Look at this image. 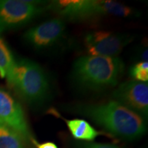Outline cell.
<instances>
[{"mask_svg":"<svg viewBox=\"0 0 148 148\" xmlns=\"http://www.w3.org/2000/svg\"><path fill=\"white\" fill-rule=\"evenodd\" d=\"M23 140L15 130L0 123V148H25Z\"/></svg>","mask_w":148,"mask_h":148,"instance_id":"8fae6325","label":"cell"},{"mask_svg":"<svg viewBox=\"0 0 148 148\" xmlns=\"http://www.w3.org/2000/svg\"><path fill=\"white\" fill-rule=\"evenodd\" d=\"M31 140L34 143V145L36 146V148H58V146L56 145L54 143H52V142H45V143H38L32 138H31Z\"/></svg>","mask_w":148,"mask_h":148,"instance_id":"9a60e30c","label":"cell"},{"mask_svg":"<svg viewBox=\"0 0 148 148\" xmlns=\"http://www.w3.org/2000/svg\"><path fill=\"white\" fill-rule=\"evenodd\" d=\"M8 84L29 104L41 106L47 101L50 85L45 72L34 61L26 58L14 60L6 75Z\"/></svg>","mask_w":148,"mask_h":148,"instance_id":"3957f363","label":"cell"},{"mask_svg":"<svg viewBox=\"0 0 148 148\" xmlns=\"http://www.w3.org/2000/svg\"><path fill=\"white\" fill-rule=\"evenodd\" d=\"M132 40L130 34L97 30L85 36L84 45L88 56L116 57Z\"/></svg>","mask_w":148,"mask_h":148,"instance_id":"8992f818","label":"cell"},{"mask_svg":"<svg viewBox=\"0 0 148 148\" xmlns=\"http://www.w3.org/2000/svg\"><path fill=\"white\" fill-rule=\"evenodd\" d=\"M60 15L69 19L82 20L101 16L130 17L136 12L123 3L114 1L63 0L54 1L49 5Z\"/></svg>","mask_w":148,"mask_h":148,"instance_id":"277c9868","label":"cell"},{"mask_svg":"<svg viewBox=\"0 0 148 148\" xmlns=\"http://www.w3.org/2000/svg\"><path fill=\"white\" fill-rule=\"evenodd\" d=\"M14 60L3 38L0 36V77H6L12 69Z\"/></svg>","mask_w":148,"mask_h":148,"instance_id":"7c38bea8","label":"cell"},{"mask_svg":"<svg viewBox=\"0 0 148 148\" xmlns=\"http://www.w3.org/2000/svg\"><path fill=\"white\" fill-rule=\"evenodd\" d=\"M40 3L24 0H0V34L21 27L42 12Z\"/></svg>","mask_w":148,"mask_h":148,"instance_id":"5b68a950","label":"cell"},{"mask_svg":"<svg viewBox=\"0 0 148 148\" xmlns=\"http://www.w3.org/2000/svg\"><path fill=\"white\" fill-rule=\"evenodd\" d=\"M124 63L117 57L85 56L74 62L72 78L84 90H99L115 86L124 71Z\"/></svg>","mask_w":148,"mask_h":148,"instance_id":"7a4b0ae2","label":"cell"},{"mask_svg":"<svg viewBox=\"0 0 148 148\" xmlns=\"http://www.w3.org/2000/svg\"><path fill=\"white\" fill-rule=\"evenodd\" d=\"M49 112L55 114L56 116L61 118L65 121L70 133L75 139L92 141L97 136L104 134V133L96 130L88 122L84 119H66L62 117L58 112L53 109H51Z\"/></svg>","mask_w":148,"mask_h":148,"instance_id":"30bf717a","label":"cell"},{"mask_svg":"<svg viewBox=\"0 0 148 148\" xmlns=\"http://www.w3.org/2000/svg\"><path fill=\"white\" fill-rule=\"evenodd\" d=\"M83 148H120L113 144L108 143H89L85 145Z\"/></svg>","mask_w":148,"mask_h":148,"instance_id":"5bb4252c","label":"cell"},{"mask_svg":"<svg viewBox=\"0 0 148 148\" xmlns=\"http://www.w3.org/2000/svg\"><path fill=\"white\" fill-rule=\"evenodd\" d=\"M130 75L134 79V81L147 82L148 80L147 61H140L133 65L130 70Z\"/></svg>","mask_w":148,"mask_h":148,"instance_id":"4fadbf2b","label":"cell"},{"mask_svg":"<svg viewBox=\"0 0 148 148\" xmlns=\"http://www.w3.org/2000/svg\"><path fill=\"white\" fill-rule=\"evenodd\" d=\"M112 97L143 117L148 112V84L137 81L122 83L112 93Z\"/></svg>","mask_w":148,"mask_h":148,"instance_id":"ba28073f","label":"cell"},{"mask_svg":"<svg viewBox=\"0 0 148 148\" xmlns=\"http://www.w3.org/2000/svg\"><path fill=\"white\" fill-rule=\"evenodd\" d=\"M77 112L90 118L111 134L127 140L141 137L147 130L143 117L116 101L77 105Z\"/></svg>","mask_w":148,"mask_h":148,"instance_id":"6da1fadb","label":"cell"},{"mask_svg":"<svg viewBox=\"0 0 148 148\" xmlns=\"http://www.w3.org/2000/svg\"><path fill=\"white\" fill-rule=\"evenodd\" d=\"M0 123L17 132L25 139L32 138L24 111L18 101L0 87Z\"/></svg>","mask_w":148,"mask_h":148,"instance_id":"9c48e42d","label":"cell"},{"mask_svg":"<svg viewBox=\"0 0 148 148\" xmlns=\"http://www.w3.org/2000/svg\"><path fill=\"white\" fill-rule=\"evenodd\" d=\"M65 24L60 18L48 20L29 29L24 34V39L38 50H45L56 45L63 38Z\"/></svg>","mask_w":148,"mask_h":148,"instance_id":"52a82bcc","label":"cell"}]
</instances>
